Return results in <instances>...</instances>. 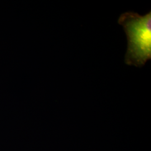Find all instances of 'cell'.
<instances>
[{"label":"cell","mask_w":151,"mask_h":151,"mask_svg":"<svg viewBox=\"0 0 151 151\" xmlns=\"http://www.w3.org/2000/svg\"><path fill=\"white\" fill-rule=\"evenodd\" d=\"M127 38L125 63L142 67L151 59V11L145 15L133 12L122 14L118 19Z\"/></svg>","instance_id":"6da1fadb"}]
</instances>
